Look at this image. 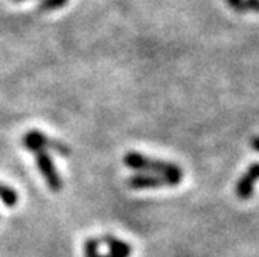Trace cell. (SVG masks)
Masks as SVG:
<instances>
[{
  "mask_svg": "<svg viewBox=\"0 0 259 257\" xmlns=\"http://www.w3.org/2000/svg\"><path fill=\"white\" fill-rule=\"evenodd\" d=\"M124 165L138 172V174H154V175H161L171 180L174 186H177L183 180V171L180 166H177L176 163L163 161L157 158H149L143 153L138 152H129L123 158Z\"/></svg>",
  "mask_w": 259,
  "mask_h": 257,
  "instance_id": "1",
  "label": "cell"
},
{
  "mask_svg": "<svg viewBox=\"0 0 259 257\" xmlns=\"http://www.w3.org/2000/svg\"><path fill=\"white\" fill-rule=\"evenodd\" d=\"M22 146L25 147L28 152H37V150H53L59 155H70V147L58 139L49 138L45 133L39 130H30L23 135L22 138Z\"/></svg>",
  "mask_w": 259,
  "mask_h": 257,
  "instance_id": "2",
  "label": "cell"
},
{
  "mask_svg": "<svg viewBox=\"0 0 259 257\" xmlns=\"http://www.w3.org/2000/svg\"><path fill=\"white\" fill-rule=\"evenodd\" d=\"M34 160H36V166H37L40 175L47 181V186H49V188L55 192L61 191L62 189V180L58 174V169L55 166L52 157L49 155V152L47 150L34 152Z\"/></svg>",
  "mask_w": 259,
  "mask_h": 257,
  "instance_id": "3",
  "label": "cell"
},
{
  "mask_svg": "<svg viewBox=\"0 0 259 257\" xmlns=\"http://www.w3.org/2000/svg\"><path fill=\"white\" fill-rule=\"evenodd\" d=\"M129 188L132 189H158V188H172L171 180L154 174H135L127 180Z\"/></svg>",
  "mask_w": 259,
  "mask_h": 257,
  "instance_id": "4",
  "label": "cell"
},
{
  "mask_svg": "<svg viewBox=\"0 0 259 257\" xmlns=\"http://www.w3.org/2000/svg\"><path fill=\"white\" fill-rule=\"evenodd\" d=\"M257 180H259V163H253L251 166H248L245 174L239 178L234 192H236V195L241 200L251 198V195L254 192V184Z\"/></svg>",
  "mask_w": 259,
  "mask_h": 257,
  "instance_id": "5",
  "label": "cell"
},
{
  "mask_svg": "<svg viewBox=\"0 0 259 257\" xmlns=\"http://www.w3.org/2000/svg\"><path fill=\"white\" fill-rule=\"evenodd\" d=\"M100 242L104 243L109 248L112 257H129L131 252H132V248H131L129 243H126V242H123L120 239H116V237H113L110 234L103 236L100 239Z\"/></svg>",
  "mask_w": 259,
  "mask_h": 257,
  "instance_id": "6",
  "label": "cell"
},
{
  "mask_svg": "<svg viewBox=\"0 0 259 257\" xmlns=\"http://www.w3.org/2000/svg\"><path fill=\"white\" fill-rule=\"evenodd\" d=\"M0 200L7 206H14L19 201V194L13 188H10V186L0 184Z\"/></svg>",
  "mask_w": 259,
  "mask_h": 257,
  "instance_id": "7",
  "label": "cell"
},
{
  "mask_svg": "<svg viewBox=\"0 0 259 257\" xmlns=\"http://www.w3.org/2000/svg\"><path fill=\"white\" fill-rule=\"evenodd\" d=\"M100 245H101L100 239H89V240H85V243H84V255L85 257H112L110 254L109 255L100 254V251H98Z\"/></svg>",
  "mask_w": 259,
  "mask_h": 257,
  "instance_id": "8",
  "label": "cell"
},
{
  "mask_svg": "<svg viewBox=\"0 0 259 257\" xmlns=\"http://www.w3.org/2000/svg\"><path fill=\"white\" fill-rule=\"evenodd\" d=\"M67 4H68V0H40L37 10L42 11V13H47V11H53V10L62 8Z\"/></svg>",
  "mask_w": 259,
  "mask_h": 257,
  "instance_id": "9",
  "label": "cell"
},
{
  "mask_svg": "<svg viewBox=\"0 0 259 257\" xmlns=\"http://www.w3.org/2000/svg\"><path fill=\"white\" fill-rule=\"evenodd\" d=\"M227 5L234 13H239V14L247 13V10H245V0H227Z\"/></svg>",
  "mask_w": 259,
  "mask_h": 257,
  "instance_id": "10",
  "label": "cell"
},
{
  "mask_svg": "<svg viewBox=\"0 0 259 257\" xmlns=\"http://www.w3.org/2000/svg\"><path fill=\"white\" fill-rule=\"evenodd\" d=\"M247 13H257L259 14V0H245Z\"/></svg>",
  "mask_w": 259,
  "mask_h": 257,
  "instance_id": "11",
  "label": "cell"
},
{
  "mask_svg": "<svg viewBox=\"0 0 259 257\" xmlns=\"http://www.w3.org/2000/svg\"><path fill=\"white\" fill-rule=\"evenodd\" d=\"M251 147H253L256 152H259V135H256V136L251 138Z\"/></svg>",
  "mask_w": 259,
  "mask_h": 257,
  "instance_id": "12",
  "label": "cell"
}]
</instances>
